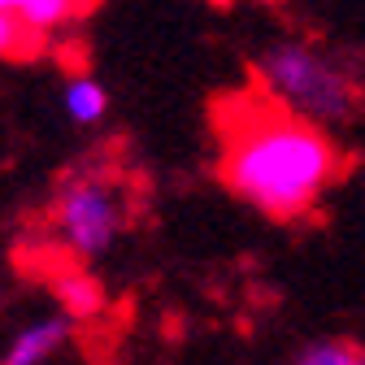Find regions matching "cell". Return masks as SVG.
Here are the masks:
<instances>
[{"mask_svg": "<svg viewBox=\"0 0 365 365\" xmlns=\"http://www.w3.org/2000/svg\"><path fill=\"white\" fill-rule=\"evenodd\" d=\"M61 105H66V113H70L74 122L91 126V122H101V118H105V109H109V91H105L96 78L78 74V78H70V83H66Z\"/></svg>", "mask_w": 365, "mask_h": 365, "instance_id": "cell-7", "label": "cell"}, {"mask_svg": "<svg viewBox=\"0 0 365 365\" xmlns=\"http://www.w3.org/2000/svg\"><path fill=\"white\" fill-rule=\"evenodd\" d=\"M66 339H70V322H66V317H43V322H31L26 331L14 335V344H9V352H5L0 365H43Z\"/></svg>", "mask_w": 365, "mask_h": 365, "instance_id": "cell-4", "label": "cell"}, {"mask_svg": "<svg viewBox=\"0 0 365 365\" xmlns=\"http://www.w3.org/2000/svg\"><path fill=\"white\" fill-rule=\"evenodd\" d=\"M252 74H257V87L274 105H283L287 113L322 126V130L352 118L356 109V83L327 53H317L313 43H300V39L269 43L257 57Z\"/></svg>", "mask_w": 365, "mask_h": 365, "instance_id": "cell-2", "label": "cell"}, {"mask_svg": "<svg viewBox=\"0 0 365 365\" xmlns=\"http://www.w3.org/2000/svg\"><path fill=\"white\" fill-rule=\"evenodd\" d=\"M14 5H18V18H22L35 35H48V31H57L61 22L91 14V5H78V0H14Z\"/></svg>", "mask_w": 365, "mask_h": 365, "instance_id": "cell-6", "label": "cell"}, {"mask_svg": "<svg viewBox=\"0 0 365 365\" xmlns=\"http://www.w3.org/2000/svg\"><path fill=\"white\" fill-rule=\"evenodd\" d=\"M39 43H43V35H35L18 18L14 0H0V57H31V53H39Z\"/></svg>", "mask_w": 365, "mask_h": 365, "instance_id": "cell-8", "label": "cell"}, {"mask_svg": "<svg viewBox=\"0 0 365 365\" xmlns=\"http://www.w3.org/2000/svg\"><path fill=\"white\" fill-rule=\"evenodd\" d=\"M53 296L61 304L66 322H83V317H96L105 309V287L87 269H61L53 279Z\"/></svg>", "mask_w": 365, "mask_h": 365, "instance_id": "cell-5", "label": "cell"}, {"mask_svg": "<svg viewBox=\"0 0 365 365\" xmlns=\"http://www.w3.org/2000/svg\"><path fill=\"white\" fill-rule=\"evenodd\" d=\"M296 365H365V348L352 339H313L296 352Z\"/></svg>", "mask_w": 365, "mask_h": 365, "instance_id": "cell-9", "label": "cell"}, {"mask_svg": "<svg viewBox=\"0 0 365 365\" xmlns=\"http://www.w3.org/2000/svg\"><path fill=\"white\" fill-rule=\"evenodd\" d=\"M217 178L222 187L274 222H296L344 174V148L261 87L222 91L213 101Z\"/></svg>", "mask_w": 365, "mask_h": 365, "instance_id": "cell-1", "label": "cell"}, {"mask_svg": "<svg viewBox=\"0 0 365 365\" xmlns=\"http://www.w3.org/2000/svg\"><path fill=\"white\" fill-rule=\"evenodd\" d=\"M53 226L66 248H74L78 257H101L118 244L122 226H126V196L113 178L105 174H83L70 178L57 192L53 205Z\"/></svg>", "mask_w": 365, "mask_h": 365, "instance_id": "cell-3", "label": "cell"}]
</instances>
